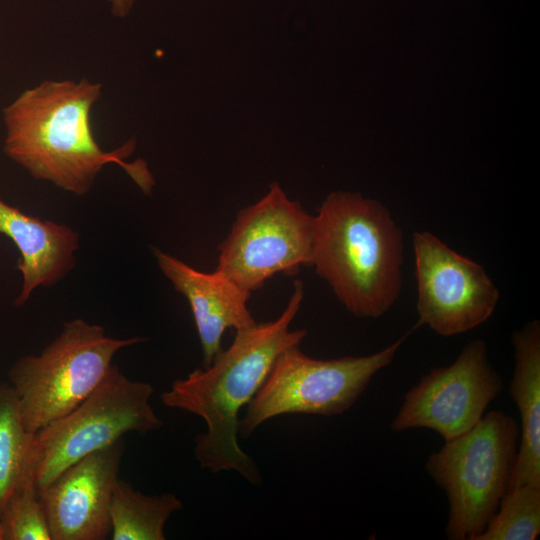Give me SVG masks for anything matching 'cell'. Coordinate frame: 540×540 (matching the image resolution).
<instances>
[{
  "label": "cell",
  "instance_id": "cell-9",
  "mask_svg": "<svg viewBox=\"0 0 540 540\" xmlns=\"http://www.w3.org/2000/svg\"><path fill=\"white\" fill-rule=\"evenodd\" d=\"M502 387L486 342L475 339L450 365L432 368L406 392L391 430L427 428L450 441L481 420Z\"/></svg>",
  "mask_w": 540,
  "mask_h": 540
},
{
  "label": "cell",
  "instance_id": "cell-12",
  "mask_svg": "<svg viewBox=\"0 0 540 540\" xmlns=\"http://www.w3.org/2000/svg\"><path fill=\"white\" fill-rule=\"evenodd\" d=\"M152 252L161 272L191 307L203 367H208L222 351L221 339L226 329L239 330L257 323L247 306L251 292L217 270L199 271L157 247Z\"/></svg>",
  "mask_w": 540,
  "mask_h": 540
},
{
  "label": "cell",
  "instance_id": "cell-7",
  "mask_svg": "<svg viewBox=\"0 0 540 540\" xmlns=\"http://www.w3.org/2000/svg\"><path fill=\"white\" fill-rule=\"evenodd\" d=\"M403 338L365 356L315 359L299 346L283 351L239 419V433L255 429L284 414L336 416L350 409L374 375L388 366Z\"/></svg>",
  "mask_w": 540,
  "mask_h": 540
},
{
  "label": "cell",
  "instance_id": "cell-13",
  "mask_svg": "<svg viewBox=\"0 0 540 540\" xmlns=\"http://www.w3.org/2000/svg\"><path fill=\"white\" fill-rule=\"evenodd\" d=\"M0 233L12 240L20 253L18 269L23 283L14 305L27 302L38 287H49L75 266L79 234L65 224L41 220L0 198Z\"/></svg>",
  "mask_w": 540,
  "mask_h": 540
},
{
  "label": "cell",
  "instance_id": "cell-19",
  "mask_svg": "<svg viewBox=\"0 0 540 540\" xmlns=\"http://www.w3.org/2000/svg\"><path fill=\"white\" fill-rule=\"evenodd\" d=\"M135 1L136 0H109L113 15L119 18L126 17L132 10Z\"/></svg>",
  "mask_w": 540,
  "mask_h": 540
},
{
  "label": "cell",
  "instance_id": "cell-10",
  "mask_svg": "<svg viewBox=\"0 0 540 540\" xmlns=\"http://www.w3.org/2000/svg\"><path fill=\"white\" fill-rule=\"evenodd\" d=\"M419 324L441 336L470 331L494 313L499 291L485 269L429 231L412 238Z\"/></svg>",
  "mask_w": 540,
  "mask_h": 540
},
{
  "label": "cell",
  "instance_id": "cell-5",
  "mask_svg": "<svg viewBox=\"0 0 540 540\" xmlns=\"http://www.w3.org/2000/svg\"><path fill=\"white\" fill-rule=\"evenodd\" d=\"M143 340L107 336L102 326L79 318L64 323L38 355L22 356L9 368L26 429L35 433L72 411L104 379L116 353Z\"/></svg>",
  "mask_w": 540,
  "mask_h": 540
},
{
  "label": "cell",
  "instance_id": "cell-11",
  "mask_svg": "<svg viewBox=\"0 0 540 540\" xmlns=\"http://www.w3.org/2000/svg\"><path fill=\"white\" fill-rule=\"evenodd\" d=\"M125 450L123 439L86 455L38 491L51 540H104Z\"/></svg>",
  "mask_w": 540,
  "mask_h": 540
},
{
  "label": "cell",
  "instance_id": "cell-3",
  "mask_svg": "<svg viewBox=\"0 0 540 540\" xmlns=\"http://www.w3.org/2000/svg\"><path fill=\"white\" fill-rule=\"evenodd\" d=\"M311 265L351 314L381 317L402 289V231L381 202L333 192L314 216Z\"/></svg>",
  "mask_w": 540,
  "mask_h": 540
},
{
  "label": "cell",
  "instance_id": "cell-2",
  "mask_svg": "<svg viewBox=\"0 0 540 540\" xmlns=\"http://www.w3.org/2000/svg\"><path fill=\"white\" fill-rule=\"evenodd\" d=\"M303 297V283L295 280L278 318L236 330L230 347L210 366L176 379L161 394L165 406L192 413L206 423V431L196 436L194 445L201 468L212 473L234 471L254 485L261 483L257 465L238 443L239 412L255 396L277 357L305 338L306 330H290Z\"/></svg>",
  "mask_w": 540,
  "mask_h": 540
},
{
  "label": "cell",
  "instance_id": "cell-18",
  "mask_svg": "<svg viewBox=\"0 0 540 540\" xmlns=\"http://www.w3.org/2000/svg\"><path fill=\"white\" fill-rule=\"evenodd\" d=\"M1 521L5 527V540H51L33 472L7 501Z\"/></svg>",
  "mask_w": 540,
  "mask_h": 540
},
{
  "label": "cell",
  "instance_id": "cell-16",
  "mask_svg": "<svg viewBox=\"0 0 540 540\" xmlns=\"http://www.w3.org/2000/svg\"><path fill=\"white\" fill-rule=\"evenodd\" d=\"M33 435L24 425L14 389L0 382V519L11 495L33 472Z\"/></svg>",
  "mask_w": 540,
  "mask_h": 540
},
{
  "label": "cell",
  "instance_id": "cell-15",
  "mask_svg": "<svg viewBox=\"0 0 540 540\" xmlns=\"http://www.w3.org/2000/svg\"><path fill=\"white\" fill-rule=\"evenodd\" d=\"M182 507L173 493L147 495L118 478L110 506V539L165 540L168 519Z\"/></svg>",
  "mask_w": 540,
  "mask_h": 540
},
{
  "label": "cell",
  "instance_id": "cell-1",
  "mask_svg": "<svg viewBox=\"0 0 540 540\" xmlns=\"http://www.w3.org/2000/svg\"><path fill=\"white\" fill-rule=\"evenodd\" d=\"M102 84L86 78L45 80L22 91L3 108L4 153L34 179L82 196L109 163L117 164L145 193L155 180L142 159L125 161L135 150L130 139L104 151L94 136L91 115Z\"/></svg>",
  "mask_w": 540,
  "mask_h": 540
},
{
  "label": "cell",
  "instance_id": "cell-14",
  "mask_svg": "<svg viewBox=\"0 0 540 540\" xmlns=\"http://www.w3.org/2000/svg\"><path fill=\"white\" fill-rule=\"evenodd\" d=\"M514 371L509 394L520 414L517 459L509 490L540 485V323L532 320L511 336Z\"/></svg>",
  "mask_w": 540,
  "mask_h": 540
},
{
  "label": "cell",
  "instance_id": "cell-6",
  "mask_svg": "<svg viewBox=\"0 0 540 540\" xmlns=\"http://www.w3.org/2000/svg\"><path fill=\"white\" fill-rule=\"evenodd\" d=\"M150 383L133 381L112 364L104 379L77 407L34 433L31 462L37 492L65 468L130 432L163 426L150 399Z\"/></svg>",
  "mask_w": 540,
  "mask_h": 540
},
{
  "label": "cell",
  "instance_id": "cell-4",
  "mask_svg": "<svg viewBox=\"0 0 540 540\" xmlns=\"http://www.w3.org/2000/svg\"><path fill=\"white\" fill-rule=\"evenodd\" d=\"M519 438L516 419L493 410L429 456L426 470L448 500V539L476 540L485 530L509 490Z\"/></svg>",
  "mask_w": 540,
  "mask_h": 540
},
{
  "label": "cell",
  "instance_id": "cell-8",
  "mask_svg": "<svg viewBox=\"0 0 540 540\" xmlns=\"http://www.w3.org/2000/svg\"><path fill=\"white\" fill-rule=\"evenodd\" d=\"M314 216L290 200L276 182L242 209L219 246L216 270L252 292L277 273L311 265Z\"/></svg>",
  "mask_w": 540,
  "mask_h": 540
},
{
  "label": "cell",
  "instance_id": "cell-17",
  "mask_svg": "<svg viewBox=\"0 0 540 540\" xmlns=\"http://www.w3.org/2000/svg\"><path fill=\"white\" fill-rule=\"evenodd\" d=\"M540 534V485L508 490L476 540H535Z\"/></svg>",
  "mask_w": 540,
  "mask_h": 540
},
{
  "label": "cell",
  "instance_id": "cell-20",
  "mask_svg": "<svg viewBox=\"0 0 540 540\" xmlns=\"http://www.w3.org/2000/svg\"><path fill=\"white\" fill-rule=\"evenodd\" d=\"M0 540H5V527L0 519Z\"/></svg>",
  "mask_w": 540,
  "mask_h": 540
}]
</instances>
